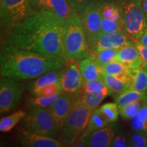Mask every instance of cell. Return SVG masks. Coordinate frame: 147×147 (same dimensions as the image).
Wrapping results in <instances>:
<instances>
[{
  "instance_id": "36",
  "label": "cell",
  "mask_w": 147,
  "mask_h": 147,
  "mask_svg": "<svg viewBox=\"0 0 147 147\" xmlns=\"http://www.w3.org/2000/svg\"><path fill=\"white\" fill-rule=\"evenodd\" d=\"M131 140L133 146L136 147L147 146V138L139 134H134L131 136Z\"/></svg>"
},
{
  "instance_id": "33",
  "label": "cell",
  "mask_w": 147,
  "mask_h": 147,
  "mask_svg": "<svg viewBox=\"0 0 147 147\" xmlns=\"http://www.w3.org/2000/svg\"><path fill=\"white\" fill-rule=\"evenodd\" d=\"M123 30L121 21H115L107 18H102V33H110L120 32Z\"/></svg>"
},
{
  "instance_id": "10",
  "label": "cell",
  "mask_w": 147,
  "mask_h": 147,
  "mask_svg": "<svg viewBox=\"0 0 147 147\" xmlns=\"http://www.w3.org/2000/svg\"><path fill=\"white\" fill-rule=\"evenodd\" d=\"M62 91L69 94L80 95L83 84V79L79 67L78 61L67 60L61 78Z\"/></svg>"
},
{
  "instance_id": "40",
  "label": "cell",
  "mask_w": 147,
  "mask_h": 147,
  "mask_svg": "<svg viewBox=\"0 0 147 147\" xmlns=\"http://www.w3.org/2000/svg\"><path fill=\"white\" fill-rule=\"evenodd\" d=\"M142 6L143 10H144L145 17L146 20V27H147V0H142Z\"/></svg>"
},
{
  "instance_id": "19",
  "label": "cell",
  "mask_w": 147,
  "mask_h": 147,
  "mask_svg": "<svg viewBox=\"0 0 147 147\" xmlns=\"http://www.w3.org/2000/svg\"><path fill=\"white\" fill-rule=\"evenodd\" d=\"M103 80L105 82L106 85L111 90L113 93H121L129 89L131 82V76L130 74L127 75H119V76L104 74Z\"/></svg>"
},
{
  "instance_id": "9",
  "label": "cell",
  "mask_w": 147,
  "mask_h": 147,
  "mask_svg": "<svg viewBox=\"0 0 147 147\" xmlns=\"http://www.w3.org/2000/svg\"><path fill=\"white\" fill-rule=\"evenodd\" d=\"M23 93V85L12 77L1 76L0 80V113H10L18 105Z\"/></svg>"
},
{
  "instance_id": "16",
  "label": "cell",
  "mask_w": 147,
  "mask_h": 147,
  "mask_svg": "<svg viewBox=\"0 0 147 147\" xmlns=\"http://www.w3.org/2000/svg\"><path fill=\"white\" fill-rule=\"evenodd\" d=\"M115 61L120 62L131 69L140 68L143 63L142 59L134 44L119 49Z\"/></svg>"
},
{
  "instance_id": "41",
  "label": "cell",
  "mask_w": 147,
  "mask_h": 147,
  "mask_svg": "<svg viewBox=\"0 0 147 147\" xmlns=\"http://www.w3.org/2000/svg\"><path fill=\"white\" fill-rule=\"evenodd\" d=\"M141 67H142V69H144V70L147 72V63H144V62H143V63H142V66H141Z\"/></svg>"
},
{
  "instance_id": "43",
  "label": "cell",
  "mask_w": 147,
  "mask_h": 147,
  "mask_svg": "<svg viewBox=\"0 0 147 147\" xmlns=\"http://www.w3.org/2000/svg\"><path fill=\"white\" fill-rule=\"evenodd\" d=\"M145 33H146V34H147V27H146V29H145Z\"/></svg>"
},
{
  "instance_id": "8",
  "label": "cell",
  "mask_w": 147,
  "mask_h": 147,
  "mask_svg": "<svg viewBox=\"0 0 147 147\" xmlns=\"http://www.w3.org/2000/svg\"><path fill=\"white\" fill-rule=\"evenodd\" d=\"M103 3L91 2L80 12L89 49L95 45L102 33V8Z\"/></svg>"
},
{
  "instance_id": "24",
  "label": "cell",
  "mask_w": 147,
  "mask_h": 147,
  "mask_svg": "<svg viewBox=\"0 0 147 147\" xmlns=\"http://www.w3.org/2000/svg\"><path fill=\"white\" fill-rule=\"evenodd\" d=\"M110 123L108 121L107 118L97 108L93 110V113L90 117L87 129L84 131L83 135H87V134H91L96 130L107 126Z\"/></svg>"
},
{
  "instance_id": "5",
  "label": "cell",
  "mask_w": 147,
  "mask_h": 147,
  "mask_svg": "<svg viewBox=\"0 0 147 147\" xmlns=\"http://www.w3.org/2000/svg\"><path fill=\"white\" fill-rule=\"evenodd\" d=\"M119 8L123 30L135 41L145 33L146 20L142 0H120Z\"/></svg>"
},
{
  "instance_id": "39",
  "label": "cell",
  "mask_w": 147,
  "mask_h": 147,
  "mask_svg": "<svg viewBox=\"0 0 147 147\" xmlns=\"http://www.w3.org/2000/svg\"><path fill=\"white\" fill-rule=\"evenodd\" d=\"M139 42H140L142 45L147 47V34L146 33H144V34H143V36L141 37L140 39L139 40Z\"/></svg>"
},
{
  "instance_id": "1",
  "label": "cell",
  "mask_w": 147,
  "mask_h": 147,
  "mask_svg": "<svg viewBox=\"0 0 147 147\" xmlns=\"http://www.w3.org/2000/svg\"><path fill=\"white\" fill-rule=\"evenodd\" d=\"M64 21L52 12L36 10L11 32L3 43L20 50L65 59L61 42Z\"/></svg>"
},
{
  "instance_id": "20",
  "label": "cell",
  "mask_w": 147,
  "mask_h": 147,
  "mask_svg": "<svg viewBox=\"0 0 147 147\" xmlns=\"http://www.w3.org/2000/svg\"><path fill=\"white\" fill-rule=\"evenodd\" d=\"M113 92L109 88L106 87L104 89L98 91L89 92V93H81L78 99L83 103L84 105L91 109L95 110L97 109L102 100L111 94Z\"/></svg>"
},
{
  "instance_id": "45",
  "label": "cell",
  "mask_w": 147,
  "mask_h": 147,
  "mask_svg": "<svg viewBox=\"0 0 147 147\" xmlns=\"http://www.w3.org/2000/svg\"><path fill=\"white\" fill-rule=\"evenodd\" d=\"M0 1H2V0H0Z\"/></svg>"
},
{
  "instance_id": "7",
  "label": "cell",
  "mask_w": 147,
  "mask_h": 147,
  "mask_svg": "<svg viewBox=\"0 0 147 147\" xmlns=\"http://www.w3.org/2000/svg\"><path fill=\"white\" fill-rule=\"evenodd\" d=\"M27 129L57 138L61 130L48 108H34L23 119Z\"/></svg>"
},
{
  "instance_id": "3",
  "label": "cell",
  "mask_w": 147,
  "mask_h": 147,
  "mask_svg": "<svg viewBox=\"0 0 147 147\" xmlns=\"http://www.w3.org/2000/svg\"><path fill=\"white\" fill-rule=\"evenodd\" d=\"M61 42L66 60L80 62L91 55L83 23L78 13L72 14L64 21Z\"/></svg>"
},
{
  "instance_id": "26",
  "label": "cell",
  "mask_w": 147,
  "mask_h": 147,
  "mask_svg": "<svg viewBox=\"0 0 147 147\" xmlns=\"http://www.w3.org/2000/svg\"><path fill=\"white\" fill-rule=\"evenodd\" d=\"M119 49H106L93 54L100 65L104 67L106 64L115 61L116 56Z\"/></svg>"
},
{
  "instance_id": "14",
  "label": "cell",
  "mask_w": 147,
  "mask_h": 147,
  "mask_svg": "<svg viewBox=\"0 0 147 147\" xmlns=\"http://www.w3.org/2000/svg\"><path fill=\"white\" fill-rule=\"evenodd\" d=\"M18 141L24 146L28 147H62L60 140L47 136L23 129L18 133Z\"/></svg>"
},
{
  "instance_id": "23",
  "label": "cell",
  "mask_w": 147,
  "mask_h": 147,
  "mask_svg": "<svg viewBox=\"0 0 147 147\" xmlns=\"http://www.w3.org/2000/svg\"><path fill=\"white\" fill-rule=\"evenodd\" d=\"M27 114L23 110H18L0 120V131L8 132L26 117Z\"/></svg>"
},
{
  "instance_id": "44",
  "label": "cell",
  "mask_w": 147,
  "mask_h": 147,
  "mask_svg": "<svg viewBox=\"0 0 147 147\" xmlns=\"http://www.w3.org/2000/svg\"><path fill=\"white\" fill-rule=\"evenodd\" d=\"M146 95H147V91H146Z\"/></svg>"
},
{
  "instance_id": "17",
  "label": "cell",
  "mask_w": 147,
  "mask_h": 147,
  "mask_svg": "<svg viewBox=\"0 0 147 147\" xmlns=\"http://www.w3.org/2000/svg\"><path fill=\"white\" fill-rule=\"evenodd\" d=\"M79 67L81 72L83 82L103 79L104 67L100 65L93 54L89 57L79 62Z\"/></svg>"
},
{
  "instance_id": "2",
  "label": "cell",
  "mask_w": 147,
  "mask_h": 147,
  "mask_svg": "<svg viewBox=\"0 0 147 147\" xmlns=\"http://www.w3.org/2000/svg\"><path fill=\"white\" fill-rule=\"evenodd\" d=\"M65 59L20 50L3 43L0 53L1 76L32 79L65 65Z\"/></svg>"
},
{
  "instance_id": "27",
  "label": "cell",
  "mask_w": 147,
  "mask_h": 147,
  "mask_svg": "<svg viewBox=\"0 0 147 147\" xmlns=\"http://www.w3.org/2000/svg\"><path fill=\"white\" fill-rule=\"evenodd\" d=\"M131 69L117 61H113L104 67V74L114 76L129 74Z\"/></svg>"
},
{
  "instance_id": "21",
  "label": "cell",
  "mask_w": 147,
  "mask_h": 147,
  "mask_svg": "<svg viewBox=\"0 0 147 147\" xmlns=\"http://www.w3.org/2000/svg\"><path fill=\"white\" fill-rule=\"evenodd\" d=\"M145 101L147 102V95L145 92L136 91L133 89H127L119 93L115 98V102L119 107L136 102Z\"/></svg>"
},
{
  "instance_id": "31",
  "label": "cell",
  "mask_w": 147,
  "mask_h": 147,
  "mask_svg": "<svg viewBox=\"0 0 147 147\" xmlns=\"http://www.w3.org/2000/svg\"><path fill=\"white\" fill-rule=\"evenodd\" d=\"M141 108H142V104L140 103V102L131 103V104L119 107V114L123 118L125 119H131L137 115Z\"/></svg>"
},
{
  "instance_id": "22",
  "label": "cell",
  "mask_w": 147,
  "mask_h": 147,
  "mask_svg": "<svg viewBox=\"0 0 147 147\" xmlns=\"http://www.w3.org/2000/svg\"><path fill=\"white\" fill-rule=\"evenodd\" d=\"M131 82L129 89L141 92L147 91V72L142 67L132 69L130 71Z\"/></svg>"
},
{
  "instance_id": "32",
  "label": "cell",
  "mask_w": 147,
  "mask_h": 147,
  "mask_svg": "<svg viewBox=\"0 0 147 147\" xmlns=\"http://www.w3.org/2000/svg\"><path fill=\"white\" fill-rule=\"evenodd\" d=\"M107 86L106 85L103 79L89 80L83 82L81 93H89V92L98 91L104 89Z\"/></svg>"
},
{
  "instance_id": "30",
  "label": "cell",
  "mask_w": 147,
  "mask_h": 147,
  "mask_svg": "<svg viewBox=\"0 0 147 147\" xmlns=\"http://www.w3.org/2000/svg\"><path fill=\"white\" fill-rule=\"evenodd\" d=\"M98 110L107 118L108 121L111 123L117 120L119 114V106L117 103H107L101 106Z\"/></svg>"
},
{
  "instance_id": "13",
  "label": "cell",
  "mask_w": 147,
  "mask_h": 147,
  "mask_svg": "<svg viewBox=\"0 0 147 147\" xmlns=\"http://www.w3.org/2000/svg\"><path fill=\"white\" fill-rule=\"evenodd\" d=\"M115 133L116 126L111 123L107 126L91 134L82 136L77 143H81L86 146L90 147L110 146V144L115 136Z\"/></svg>"
},
{
  "instance_id": "11",
  "label": "cell",
  "mask_w": 147,
  "mask_h": 147,
  "mask_svg": "<svg viewBox=\"0 0 147 147\" xmlns=\"http://www.w3.org/2000/svg\"><path fill=\"white\" fill-rule=\"evenodd\" d=\"M134 40L124 30L120 32L102 34L90 49L91 54H95L106 49H120L127 45H133Z\"/></svg>"
},
{
  "instance_id": "15",
  "label": "cell",
  "mask_w": 147,
  "mask_h": 147,
  "mask_svg": "<svg viewBox=\"0 0 147 147\" xmlns=\"http://www.w3.org/2000/svg\"><path fill=\"white\" fill-rule=\"evenodd\" d=\"M35 10L52 12L61 19L65 21L74 12L67 0H37L32 5Z\"/></svg>"
},
{
  "instance_id": "4",
  "label": "cell",
  "mask_w": 147,
  "mask_h": 147,
  "mask_svg": "<svg viewBox=\"0 0 147 147\" xmlns=\"http://www.w3.org/2000/svg\"><path fill=\"white\" fill-rule=\"evenodd\" d=\"M93 110L84 105L79 99L74 104L61 131V142L72 146L87 129Z\"/></svg>"
},
{
  "instance_id": "18",
  "label": "cell",
  "mask_w": 147,
  "mask_h": 147,
  "mask_svg": "<svg viewBox=\"0 0 147 147\" xmlns=\"http://www.w3.org/2000/svg\"><path fill=\"white\" fill-rule=\"evenodd\" d=\"M63 67L41 75L34 82L29 83L28 89L30 93L34 96H38L40 90L47 85L51 84H60L61 78L62 73L63 71Z\"/></svg>"
},
{
  "instance_id": "38",
  "label": "cell",
  "mask_w": 147,
  "mask_h": 147,
  "mask_svg": "<svg viewBox=\"0 0 147 147\" xmlns=\"http://www.w3.org/2000/svg\"><path fill=\"white\" fill-rule=\"evenodd\" d=\"M127 143L126 142V140L124 137L121 136H115L112 141L110 146L113 147H125L127 146Z\"/></svg>"
},
{
  "instance_id": "37",
  "label": "cell",
  "mask_w": 147,
  "mask_h": 147,
  "mask_svg": "<svg viewBox=\"0 0 147 147\" xmlns=\"http://www.w3.org/2000/svg\"><path fill=\"white\" fill-rule=\"evenodd\" d=\"M134 44L138 50L140 55L141 57L143 60V62L147 63V47L142 45L139 41L134 42Z\"/></svg>"
},
{
  "instance_id": "29",
  "label": "cell",
  "mask_w": 147,
  "mask_h": 147,
  "mask_svg": "<svg viewBox=\"0 0 147 147\" xmlns=\"http://www.w3.org/2000/svg\"><path fill=\"white\" fill-rule=\"evenodd\" d=\"M102 18L115 21H121V12L119 5L113 3H104L102 8Z\"/></svg>"
},
{
  "instance_id": "28",
  "label": "cell",
  "mask_w": 147,
  "mask_h": 147,
  "mask_svg": "<svg viewBox=\"0 0 147 147\" xmlns=\"http://www.w3.org/2000/svg\"><path fill=\"white\" fill-rule=\"evenodd\" d=\"M131 125L137 131H147V105L142 106L139 113L131 119Z\"/></svg>"
},
{
  "instance_id": "42",
  "label": "cell",
  "mask_w": 147,
  "mask_h": 147,
  "mask_svg": "<svg viewBox=\"0 0 147 147\" xmlns=\"http://www.w3.org/2000/svg\"><path fill=\"white\" fill-rule=\"evenodd\" d=\"M29 1H30V3H31V4H32V5H33L36 2L37 0H29Z\"/></svg>"
},
{
  "instance_id": "25",
  "label": "cell",
  "mask_w": 147,
  "mask_h": 147,
  "mask_svg": "<svg viewBox=\"0 0 147 147\" xmlns=\"http://www.w3.org/2000/svg\"><path fill=\"white\" fill-rule=\"evenodd\" d=\"M62 91L59 93H56V94L52 95L50 97H45V96H34V97H30L28 99L29 106H31L32 108H48L52 105L55 101L57 100Z\"/></svg>"
},
{
  "instance_id": "6",
  "label": "cell",
  "mask_w": 147,
  "mask_h": 147,
  "mask_svg": "<svg viewBox=\"0 0 147 147\" xmlns=\"http://www.w3.org/2000/svg\"><path fill=\"white\" fill-rule=\"evenodd\" d=\"M35 11L29 0H2L0 6L1 31L9 35Z\"/></svg>"
},
{
  "instance_id": "12",
  "label": "cell",
  "mask_w": 147,
  "mask_h": 147,
  "mask_svg": "<svg viewBox=\"0 0 147 147\" xmlns=\"http://www.w3.org/2000/svg\"><path fill=\"white\" fill-rule=\"evenodd\" d=\"M79 96L80 95L69 94L62 91L57 100L48 108L61 131L66 118Z\"/></svg>"
},
{
  "instance_id": "34",
  "label": "cell",
  "mask_w": 147,
  "mask_h": 147,
  "mask_svg": "<svg viewBox=\"0 0 147 147\" xmlns=\"http://www.w3.org/2000/svg\"><path fill=\"white\" fill-rule=\"evenodd\" d=\"M61 91H62L60 84H51L42 88L38 96L50 97Z\"/></svg>"
},
{
  "instance_id": "35",
  "label": "cell",
  "mask_w": 147,
  "mask_h": 147,
  "mask_svg": "<svg viewBox=\"0 0 147 147\" xmlns=\"http://www.w3.org/2000/svg\"><path fill=\"white\" fill-rule=\"evenodd\" d=\"M74 12L79 13L87 5L91 3V0H67Z\"/></svg>"
}]
</instances>
